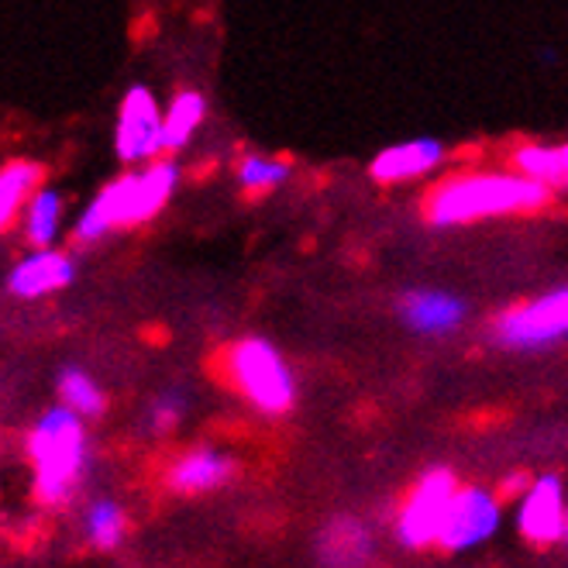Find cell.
<instances>
[{
	"mask_svg": "<svg viewBox=\"0 0 568 568\" xmlns=\"http://www.w3.org/2000/svg\"><path fill=\"white\" fill-rule=\"evenodd\" d=\"M555 193L514 165H465L434 180L420 196V217L438 227H473L489 221L530 217L551 207Z\"/></svg>",
	"mask_w": 568,
	"mask_h": 568,
	"instance_id": "obj_1",
	"label": "cell"
},
{
	"mask_svg": "<svg viewBox=\"0 0 568 568\" xmlns=\"http://www.w3.org/2000/svg\"><path fill=\"white\" fill-rule=\"evenodd\" d=\"M183 183V165L176 155H162L145 165H124L118 176L100 186L70 224L73 245H100L121 231L152 224L173 204Z\"/></svg>",
	"mask_w": 568,
	"mask_h": 568,
	"instance_id": "obj_2",
	"label": "cell"
},
{
	"mask_svg": "<svg viewBox=\"0 0 568 568\" xmlns=\"http://www.w3.org/2000/svg\"><path fill=\"white\" fill-rule=\"evenodd\" d=\"M24 458L36 504L49 510L65 507L90 476V420L62 404L42 410L24 434Z\"/></svg>",
	"mask_w": 568,
	"mask_h": 568,
	"instance_id": "obj_3",
	"label": "cell"
},
{
	"mask_svg": "<svg viewBox=\"0 0 568 568\" xmlns=\"http://www.w3.org/2000/svg\"><path fill=\"white\" fill-rule=\"evenodd\" d=\"M217 376L224 386L265 417H283L296 404V373L286 355L262 334L227 342L217 352Z\"/></svg>",
	"mask_w": 568,
	"mask_h": 568,
	"instance_id": "obj_4",
	"label": "cell"
},
{
	"mask_svg": "<svg viewBox=\"0 0 568 568\" xmlns=\"http://www.w3.org/2000/svg\"><path fill=\"white\" fill-rule=\"evenodd\" d=\"M489 334L507 352H541L568 342V283L504 307L493 317Z\"/></svg>",
	"mask_w": 568,
	"mask_h": 568,
	"instance_id": "obj_5",
	"label": "cell"
},
{
	"mask_svg": "<svg viewBox=\"0 0 568 568\" xmlns=\"http://www.w3.org/2000/svg\"><path fill=\"white\" fill-rule=\"evenodd\" d=\"M111 149L121 165H145L165 155V100L149 83H131L121 93Z\"/></svg>",
	"mask_w": 568,
	"mask_h": 568,
	"instance_id": "obj_6",
	"label": "cell"
},
{
	"mask_svg": "<svg viewBox=\"0 0 568 568\" xmlns=\"http://www.w3.org/2000/svg\"><path fill=\"white\" fill-rule=\"evenodd\" d=\"M458 493V479L448 469H430L417 479L404 507L396 514V538L407 548H430L438 545L445 514Z\"/></svg>",
	"mask_w": 568,
	"mask_h": 568,
	"instance_id": "obj_7",
	"label": "cell"
},
{
	"mask_svg": "<svg viewBox=\"0 0 568 568\" xmlns=\"http://www.w3.org/2000/svg\"><path fill=\"white\" fill-rule=\"evenodd\" d=\"M499 520H504V504L499 496L486 486H458L452 507L445 514L438 545L445 551H469L479 548L483 541H489L499 530Z\"/></svg>",
	"mask_w": 568,
	"mask_h": 568,
	"instance_id": "obj_8",
	"label": "cell"
},
{
	"mask_svg": "<svg viewBox=\"0 0 568 568\" xmlns=\"http://www.w3.org/2000/svg\"><path fill=\"white\" fill-rule=\"evenodd\" d=\"M80 273L77 265V255L62 245H49V248H24L8 270V293L14 300H28V304H36V300H45V296H55L62 290H70L73 280Z\"/></svg>",
	"mask_w": 568,
	"mask_h": 568,
	"instance_id": "obj_9",
	"label": "cell"
},
{
	"mask_svg": "<svg viewBox=\"0 0 568 568\" xmlns=\"http://www.w3.org/2000/svg\"><path fill=\"white\" fill-rule=\"evenodd\" d=\"M448 162V145L434 135H417L379 149L369 162V180L376 186H410L438 176Z\"/></svg>",
	"mask_w": 568,
	"mask_h": 568,
	"instance_id": "obj_10",
	"label": "cell"
},
{
	"mask_svg": "<svg viewBox=\"0 0 568 568\" xmlns=\"http://www.w3.org/2000/svg\"><path fill=\"white\" fill-rule=\"evenodd\" d=\"M399 321L407 324V331L420 334V338H448L458 334L469 321V304L442 286H410L399 293Z\"/></svg>",
	"mask_w": 568,
	"mask_h": 568,
	"instance_id": "obj_11",
	"label": "cell"
},
{
	"mask_svg": "<svg viewBox=\"0 0 568 568\" xmlns=\"http://www.w3.org/2000/svg\"><path fill=\"white\" fill-rule=\"evenodd\" d=\"M239 473V462L231 452L214 445H196L180 452L170 465H165L162 483L176 496H204L221 486H227Z\"/></svg>",
	"mask_w": 568,
	"mask_h": 568,
	"instance_id": "obj_12",
	"label": "cell"
},
{
	"mask_svg": "<svg viewBox=\"0 0 568 568\" xmlns=\"http://www.w3.org/2000/svg\"><path fill=\"white\" fill-rule=\"evenodd\" d=\"M565 527H568V507H565L561 479L558 476L534 479L517 504V530L530 545L548 548L565 541Z\"/></svg>",
	"mask_w": 568,
	"mask_h": 568,
	"instance_id": "obj_13",
	"label": "cell"
},
{
	"mask_svg": "<svg viewBox=\"0 0 568 568\" xmlns=\"http://www.w3.org/2000/svg\"><path fill=\"white\" fill-rule=\"evenodd\" d=\"M376 555L373 530L358 517H334L317 534L321 568H365Z\"/></svg>",
	"mask_w": 568,
	"mask_h": 568,
	"instance_id": "obj_14",
	"label": "cell"
},
{
	"mask_svg": "<svg viewBox=\"0 0 568 568\" xmlns=\"http://www.w3.org/2000/svg\"><path fill=\"white\" fill-rule=\"evenodd\" d=\"M70 224L73 221H70V211H65L62 190L52 183H42L24 204L18 231L28 248H49V245H62V235L70 231Z\"/></svg>",
	"mask_w": 568,
	"mask_h": 568,
	"instance_id": "obj_15",
	"label": "cell"
},
{
	"mask_svg": "<svg viewBox=\"0 0 568 568\" xmlns=\"http://www.w3.org/2000/svg\"><path fill=\"white\" fill-rule=\"evenodd\" d=\"M42 183H49L45 162L31 155H14L8 162H0V235H8L11 227H18L24 204Z\"/></svg>",
	"mask_w": 568,
	"mask_h": 568,
	"instance_id": "obj_16",
	"label": "cell"
},
{
	"mask_svg": "<svg viewBox=\"0 0 568 568\" xmlns=\"http://www.w3.org/2000/svg\"><path fill=\"white\" fill-rule=\"evenodd\" d=\"M507 162L524 176L545 183L551 193H568V139L565 142H538V139H520Z\"/></svg>",
	"mask_w": 568,
	"mask_h": 568,
	"instance_id": "obj_17",
	"label": "cell"
},
{
	"mask_svg": "<svg viewBox=\"0 0 568 568\" xmlns=\"http://www.w3.org/2000/svg\"><path fill=\"white\" fill-rule=\"evenodd\" d=\"M207 118H211L207 97L196 87H180L165 100V155L186 152L196 142L200 131H204Z\"/></svg>",
	"mask_w": 568,
	"mask_h": 568,
	"instance_id": "obj_18",
	"label": "cell"
},
{
	"mask_svg": "<svg viewBox=\"0 0 568 568\" xmlns=\"http://www.w3.org/2000/svg\"><path fill=\"white\" fill-rule=\"evenodd\" d=\"M293 159L265 149H248L235 159V186L245 196H270L293 180Z\"/></svg>",
	"mask_w": 568,
	"mask_h": 568,
	"instance_id": "obj_19",
	"label": "cell"
},
{
	"mask_svg": "<svg viewBox=\"0 0 568 568\" xmlns=\"http://www.w3.org/2000/svg\"><path fill=\"white\" fill-rule=\"evenodd\" d=\"M55 399L87 420H97L108 414V393L90 369H83V365H62L55 373Z\"/></svg>",
	"mask_w": 568,
	"mask_h": 568,
	"instance_id": "obj_20",
	"label": "cell"
},
{
	"mask_svg": "<svg viewBox=\"0 0 568 568\" xmlns=\"http://www.w3.org/2000/svg\"><path fill=\"white\" fill-rule=\"evenodd\" d=\"M80 534L83 541L97 551H114L128 538V510L111 496H97L83 507L80 517Z\"/></svg>",
	"mask_w": 568,
	"mask_h": 568,
	"instance_id": "obj_21",
	"label": "cell"
},
{
	"mask_svg": "<svg viewBox=\"0 0 568 568\" xmlns=\"http://www.w3.org/2000/svg\"><path fill=\"white\" fill-rule=\"evenodd\" d=\"M190 414V396L186 389L180 386H165L159 389L149 404H145V414H142V430L152 434V438H165V434H173Z\"/></svg>",
	"mask_w": 568,
	"mask_h": 568,
	"instance_id": "obj_22",
	"label": "cell"
},
{
	"mask_svg": "<svg viewBox=\"0 0 568 568\" xmlns=\"http://www.w3.org/2000/svg\"><path fill=\"white\" fill-rule=\"evenodd\" d=\"M565 541H568V527H565Z\"/></svg>",
	"mask_w": 568,
	"mask_h": 568,
	"instance_id": "obj_23",
	"label": "cell"
}]
</instances>
